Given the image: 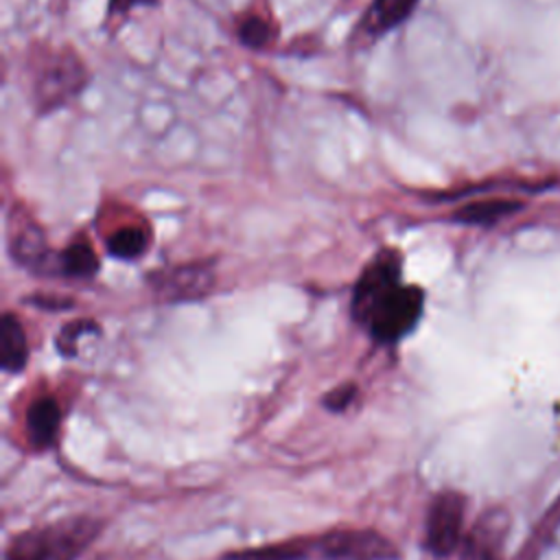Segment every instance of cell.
Segmentation results:
<instances>
[{
  "label": "cell",
  "instance_id": "6da1fadb",
  "mask_svg": "<svg viewBox=\"0 0 560 560\" xmlns=\"http://www.w3.org/2000/svg\"><path fill=\"white\" fill-rule=\"evenodd\" d=\"M424 311V291L418 284L402 282V256L385 247L363 267L350 298L352 319L383 346L402 341Z\"/></svg>",
  "mask_w": 560,
  "mask_h": 560
},
{
  "label": "cell",
  "instance_id": "7a4b0ae2",
  "mask_svg": "<svg viewBox=\"0 0 560 560\" xmlns=\"http://www.w3.org/2000/svg\"><path fill=\"white\" fill-rule=\"evenodd\" d=\"M103 523L92 516H68L15 534L4 560H77L98 536Z\"/></svg>",
  "mask_w": 560,
  "mask_h": 560
},
{
  "label": "cell",
  "instance_id": "3957f363",
  "mask_svg": "<svg viewBox=\"0 0 560 560\" xmlns=\"http://www.w3.org/2000/svg\"><path fill=\"white\" fill-rule=\"evenodd\" d=\"M466 508L468 499L464 492L446 488L440 490L424 516V536L422 545L424 549L435 558H448L462 547L464 540V521H466Z\"/></svg>",
  "mask_w": 560,
  "mask_h": 560
},
{
  "label": "cell",
  "instance_id": "277c9868",
  "mask_svg": "<svg viewBox=\"0 0 560 560\" xmlns=\"http://www.w3.org/2000/svg\"><path fill=\"white\" fill-rule=\"evenodd\" d=\"M313 558L322 560H398L396 545L368 527H339L311 536Z\"/></svg>",
  "mask_w": 560,
  "mask_h": 560
},
{
  "label": "cell",
  "instance_id": "5b68a950",
  "mask_svg": "<svg viewBox=\"0 0 560 560\" xmlns=\"http://www.w3.org/2000/svg\"><path fill=\"white\" fill-rule=\"evenodd\" d=\"M85 81H88L85 66L72 50L63 48L52 52L50 59H46V63L39 68L35 77L33 92H35L39 112H48L63 105L66 101H70L74 94L83 90Z\"/></svg>",
  "mask_w": 560,
  "mask_h": 560
},
{
  "label": "cell",
  "instance_id": "8992f818",
  "mask_svg": "<svg viewBox=\"0 0 560 560\" xmlns=\"http://www.w3.org/2000/svg\"><path fill=\"white\" fill-rule=\"evenodd\" d=\"M510 529L512 518L505 508L492 505L483 510L464 534L462 560H505Z\"/></svg>",
  "mask_w": 560,
  "mask_h": 560
},
{
  "label": "cell",
  "instance_id": "52a82bcc",
  "mask_svg": "<svg viewBox=\"0 0 560 560\" xmlns=\"http://www.w3.org/2000/svg\"><path fill=\"white\" fill-rule=\"evenodd\" d=\"M153 289L168 300H190L206 293L212 284V269L208 265H186L171 271L153 273Z\"/></svg>",
  "mask_w": 560,
  "mask_h": 560
},
{
  "label": "cell",
  "instance_id": "ba28073f",
  "mask_svg": "<svg viewBox=\"0 0 560 560\" xmlns=\"http://www.w3.org/2000/svg\"><path fill=\"white\" fill-rule=\"evenodd\" d=\"M26 438L33 448L46 451L55 446L61 429V407L55 396L44 394L31 400L26 409Z\"/></svg>",
  "mask_w": 560,
  "mask_h": 560
},
{
  "label": "cell",
  "instance_id": "9c48e42d",
  "mask_svg": "<svg viewBox=\"0 0 560 560\" xmlns=\"http://www.w3.org/2000/svg\"><path fill=\"white\" fill-rule=\"evenodd\" d=\"M13 223H15V230L11 232L9 243H11V254H13L15 262H20L22 267H26L31 271H42L48 262V249H46L44 234L31 221L22 223V221L13 219Z\"/></svg>",
  "mask_w": 560,
  "mask_h": 560
},
{
  "label": "cell",
  "instance_id": "30bf717a",
  "mask_svg": "<svg viewBox=\"0 0 560 560\" xmlns=\"http://www.w3.org/2000/svg\"><path fill=\"white\" fill-rule=\"evenodd\" d=\"M28 361V341L20 319L13 313H4L0 322V365L9 374L24 370Z\"/></svg>",
  "mask_w": 560,
  "mask_h": 560
},
{
  "label": "cell",
  "instance_id": "8fae6325",
  "mask_svg": "<svg viewBox=\"0 0 560 560\" xmlns=\"http://www.w3.org/2000/svg\"><path fill=\"white\" fill-rule=\"evenodd\" d=\"M418 0H374L361 28L368 35H381L411 15Z\"/></svg>",
  "mask_w": 560,
  "mask_h": 560
},
{
  "label": "cell",
  "instance_id": "7c38bea8",
  "mask_svg": "<svg viewBox=\"0 0 560 560\" xmlns=\"http://www.w3.org/2000/svg\"><path fill=\"white\" fill-rule=\"evenodd\" d=\"M57 262H59V271L70 278H92L98 271V258L94 249L83 241L68 245L57 256Z\"/></svg>",
  "mask_w": 560,
  "mask_h": 560
},
{
  "label": "cell",
  "instance_id": "4fadbf2b",
  "mask_svg": "<svg viewBox=\"0 0 560 560\" xmlns=\"http://www.w3.org/2000/svg\"><path fill=\"white\" fill-rule=\"evenodd\" d=\"M147 245H149V234L140 225H122L116 232H112L105 243L107 252L114 258H122V260H133L142 256Z\"/></svg>",
  "mask_w": 560,
  "mask_h": 560
},
{
  "label": "cell",
  "instance_id": "5bb4252c",
  "mask_svg": "<svg viewBox=\"0 0 560 560\" xmlns=\"http://www.w3.org/2000/svg\"><path fill=\"white\" fill-rule=\"evenodd\" d=\"M514 206L510 201L501 199H490V201H479V203H468L455 212L457 221L464 223H490L508 212H512Z\"/></svg>",
  "mask_w": 560,
  "mask_h": 560
},
{
  "label": "cell",
  "instance_id": "9a60e30c",
  "mask_svg": "<svg viewBox=\"0 0 560 560\" xmlns=\"http://www.w3.org/2000/svg\"><path fill=\"white\" fill-rule=\"evenodd\" d=\"M90 332H94V335L98 332V326L92 319H74V322L66 324L57 335V350L63 357H74L79 350V339Z\"/></svg>",
  "mask_w": 560,
  "mask_h": 560
},
{
  "label": "cell",
  "instance_id": "2e32d148",
  "mask_svg": "<svg viewBox=\"0 0 560 560\" xmlns=\"http://www.w3.org/2000/svg\"><path fill=\"white\" fill-rule=\"evenodd\" d=\"M271 35H273V31H271L269 22L262 20L260 15H247L238 24V39L247 48H265L271 42Z\"/></svg>",
  "mask_w": 560,
  "mask_h": 560
},
{
  "label": "cell",
  "instance_id": "e0dca14e",
  "mask_svg": "<svg viewBox=\"0 0 560 560\" xmlns=\"http://www.w3.org/2000/svg\"><path fill=\"white\" fill-rule=\"evenodd\" d=\"M357 385L354 383H343L335 389H330L324 398H322V405L328 409V411H335V413H341L346 411L354 400H357Z\"/></svg>",
  "mask_w": 560,
  "mask_h": 560
},
{
  "label": "cell",
  "instance_id": "ac0fdd59",
  "mask_svg": "<svg viewBox=\"0 0 560 560\" xmlns=\"http://www.w3.org/2000/svg\"><path fill=\"white\" fill-rule=\"evenodd\" d=\"M31 302H33V304H37V306H42V308H68V306L72 304L70 300H57V298H42V295L33 298Z\"/></svg>",
  "mask_w": 560,
  "mask_h": 560
},
{
  "label": "cell",
  "instance_id": "d6986e66",
  "mask_svg": "<svg viewBox=\"0 0 560 560\" xmlns=\"http://www.w3.org/2000/svg\"><path fill=\"white\" fill-rule=\"evenodd\" d=\"M153 2H155V0H112L109 9L125 13V11H129L133 4H153Z\"/></svg>",
  "mask_w": 560,
  "mask_h": 560
}]
</instances>
